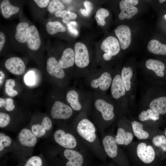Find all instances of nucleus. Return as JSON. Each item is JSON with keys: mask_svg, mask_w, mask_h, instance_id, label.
Instances as JSON below:
<instances>
[{"mask_svg": "<svg viewBox=\"0 0 166 166\" xmlns=\"http://www.w3.org/2000/svg\"><path fill=\"white\" fill-rule=\"evenodd\" d=\"M75 63L79 68L87 66L89 62L87 47L83 43L78 42L74 45Z\"/></svg>", "mask_w": 166, "mask_h": 166, "instance_id": "0eeeda50", "label": "nucleus"}, {"mask_svg": "<svg viewBox=\"0 0 166 166\" xmlns=\"http://www.w3.org/2000/svg\"><path fill=\"white\" fill-rule=\"evenodd\" d=\"M13 100L11 98H8L5 99L0 98V108H4L7 111H11L15 108Z\"/></svg>", "mask_w": 166, "mask_h": 166, "instance_id": "e433bc0d", "label": "nucleus"}, {"mask_svg": "<svg viewBox=\"0 0 166 166\" xmlns=\"http://www.w3.org/2000/svg\"><path fill=\"white\" fill-rule=\"evenodd\" d=\"M145 66L147 69L153 70L158 76L162 77L164 76L165 66L161 61L149 59L146 61Z\"/></svg>", "mask_w": 166, "mask_h": 166, "instance_id": "412c9836", "label": "nucleus"}, {"mask_svg": "<svg viewBox=\"0 0 166 166\" xmlns=\"http://www.w3.org/2000/svg\"><path fill=\"white\" fill-rule=\"evenodd\" d=\"M19 143L22 146L32 147L36 144L38 138L33 133L30 129L24 128L19 132L18 135Z\"/></svg>", "mask_w": 166, "mask_h": 166, "instance_id": "ddd939ff", "label": "nucleus"}, {"mask_svg": "<svg viewBox=\"0 0 166 166\" xmlns=\"http://www.w3.org/2000/svg\"><path fill=\"white\" fill-rule=\"evenodd\" d=\"M165 18L166 19V15H165L164 16Z\"/></svg>", "mask_w": 166, "mask_h": 166, "instance_id": "3c124183", "label": "nucleus"}, {"mask_svg": "<svg viewBox=\"0 0 166 166\" xmlns=\"http://www.w3.org/2000/svg\"><path fill=\"white\" fill-rule=\"evenodd\" d=\"M147 49L154 54L166 55V45L162 44L156 40L150 41L148 44Z\"/></svg>", "mask_w": 166, "mask_h": 166, "instance_id": "5701e85b", "label": "nucleus"}, {"mask_svg": "<svg viewBox=\"0 0 166 166\" xmlns=\"http://www.w3.org/2000/svg\"><path fill=\"white\" fill-rule=\"evenodd\" d=\"M132 126L134 135L140 140L148 138L149 134L143 129V125L138 122L134 121L132 123Z\"/></svg>", "mask_w": 166, "mask_h": 166, "instance_id": "bb28decb", "label": "nucleus"}, {"mask_svg": "<svg viewBox=\"0 0 166 166\" xmlns=\"http://www.w3.org/2000/svg\"><path fill=\"white\" fill-rule=\"evenodd\" d=\"M65 8L63 3L60 0H52L50 1L47 7V10L51 13H55Z\"/></svg>", "mask_w": 166, "mask_h": 166, "instance_id": "473e14b6", "label": "nucleus"}, {"mask_svg": "<svg viewBox=\"0 0 166 166\" xmlns=\"http://www.w3.org/2000/svg\"><path fill=\"white\" fill-rule=\"evenodd\" d=\"M46 30L48 33L51 35L57 33L64 32L66 30L65 26L58 21L49 22L46 25Z\"/></svg>", "mask_w": 166, "mask_h": 166, "instance_id": "c85d7f7f", "label": "nucleus"}, {"mask_svg": "<svg viewBox=\"0 0 166 166\" xmlns=\"http://www.w3.org/2000/svg\"><path fill=\"white\" fill-rule=\"evenodd\" d=\"M62 1L65 3H69L70 2L72 1L66 0H62Z\"/></svg>", "mask_w": 166, "mask_h": 166, "instance_id": "de8ad7c7", "label": "nucleus"}, {"mask_svg": "<svg viewBox=\"0 0 166 166\" xmlns=\"http://www.w3.org/2000/svg\"><path fill=\"white\" fill-rule=\"evenodd\" d=\"M67 102L74 110H80L82 106L79 101V96L75 90H71L68 91L66 96Z\"/></svg>", "mask_w": 166, "mask_h": 166, "instance_id": "a878e982", "label": "nucleus"}, {"mask_svg": "<svg viewBox=\"0 0 166 166\" xmlns=\"http://www.w3.org/2000/svg\"><path fill=\"white\" fill-rule=\"evenodd\" d=\"M112 81L110 74L108 72L103 73L98 78L93 80L91 83V87L97 88L99 86L101 89L105 91L110 87Z\"/></svg>", "mask_w": 166, "mask_h": 166, "instance_id": "f3484780", "label": "nucleus"}, {"mask_svg": "<svg viewBox=\"0 0 166 166\" xmlns=\"http://www.w3.org/2000/svg\"><path fill=\"white\" fill-rule=\"evenodd\" d=\"M83 143L99 159L103 160L106 154L99 139L97 128L89 119L84 118L71 124Z\"/></svg>", "mask_w": 166, "mask_h": 166, "instance_id": "f257e3e1", "label": "nucleus"}, {"mask_svg": "<svg viewBox=\"0 0 166 166\" xmlns=\"http://www.w3.org/2000/svg\"><path fill=\"white\" fill-rule=\"evenodd\" d=\"M165 135L166 136V128L165 129Z\"/></svg>", "mask_w": 166, "mask_h": 166, "instance_id": "8fccbe9b", "label": "nucleus"}, {"mask_svg": "<svg viewBox=\"0 0 166 166\" xmlns=\"http://www.w3.org/2000/svg\"><path fill=\"white\" fill-rule=\"evenodd\" d=\"M102 136L101 142L106 154L111 158H115L118 155V150L115 137L110 135L103 134Z\"/></svg>", "mask_w": 166, "mask_h": 166, "instance_id": "1a4fd4ad", "label": "nucleus"}, {"mask_svg": "<svg viewBox=\"0 0 166 166\" xmlns=\"http://www.w3.org/2000/svg\"><path fill=\"white\" fill-rule=\"evenodd\" d=\"M125 89L121 75H116L113 79L111 91L113 97L118 99L124 95Z\"/></svg>", "mask_w": 166, "mask_h": 166, "instance_id": "dca6fc26", "label": "nucleus"}, {"mask_svg": "<svg viewBox=\"0 0 166 166\" xmlns=\"http://www.w3.org/2000/svg\"><path fill=\"white\" fill-rule=\"evenodd\" d=\"M25 81L27 85H30L34 84L35 81V76L33 71H30L26 74L25 77Z\"/></svg>", "mask_w": 166, "mask_h": 166, "instance_id": "79ce46f5", "label": "nucleus"}, {"mask_svg": "<svg viewBox=\"0 0 166 166\" xmlns=\"http://www.w3.org/2000/svg\"><path fill=\"white\" fill-rule=\"evenodd\" d=\"M15 85V82L14 80L9 79L6 80L5 85V90L8 96L14 97L18 94V91L14 89Z\"/></svg>", "mask_w": 166, "mask_h": 166, "instance_id": "f704fd0d", "label": "nucleus"}, {"mask_svg": "<svg viewBox=\"0 0 166 166\" xmlns=\"http://www.w3.org/2000/svg\"><path fill=\"white\" fill-rule=\"evenodd\" d=\"M11 121L10 117L7 113L1 112L0 113V127L4 128L6 127L10 123Z\"/></svg>", "mask_w": 166, "mask_h": 166, "instance_id": "58836bf2", "label": "nucleus"}, {"mask_svg": "<svg viewBox=\"0 0 166 166\" xmlns=\"http://www.w3.org/2000/svg\"><path fill=\"white\" fill-rule=\"evenodd\" d=\"M1 13L4 18H8L11 15L17 13L19 8L12 5L8 0L3 1L0 4Z\"/></svg>", "mask_w": 166, "mask_h": 166, "instance_id": "b1692460", "label": "nucleus"}, {"mask_svg": "<svg viewBox=\"0 0 166 166\" xmlns=\"http://www.w3.org/2000/svg\"><path fill=\"white\" fill-rule=\"evenodd\" d=\"M121 12L119 15V18L124 20L125 18L130 19L136 14L138 11L137 8L132 6L125 0H121L119 3Z\"/></svg>", "mask_w": 166, "mask_h": 166, "instance_id": "a211bd4d", "label": "nucleus"}, {"mask_svg": "<svg viewBox=\"0 0 166 166\" xmlns=\"http://www.w3.org/2000/svg\"><path fill=\"white\" fill-rule=\"evenodd\" d=\"M160 114L150 109L146 111H143L139 114L138 118L141 121L148 120L156 121L159 119Z\"/></svg>", "mask_w": 166, "mask_h": 166, "instance_id": "c756f323", "label": "nucleus"}, {"mask_svg": "<svg viewBox=\"0 0 166 166\" xmlns=\"http://www.w3.org/2000/svg\"><path fill=\"white\" fill-rule=\"evenodd\" d=\"M136 152L138 157L145 163H150L155 159V153L151 145L147 146L144 143L138 144Z\"/></svg>", "mask_w": 166, "mask_h": 166, "instance_id": "9b49d317", "label": "nucleus"}, {"mask_svg": "<svg viewBox=\"0 0 166 166\" xmlns=\"http://www.w3.org/2000/svg\"><path fill=\"white\" fill-rule=\"evenodd\" d=\"M34 1L40 7L43 8L46 7L49 2V0H34Z\"/></svg>", "mask_w": 166, "mask_h": 166, "instance_id": "37998d69", "label": "nucleus"}, {"mask_svg": "<svg viewBox=\"0 0 166 166\" xmlns=\"http://www.w3.org/2000/svg\"><path fill=\"white\" fill-rule=\"evenodd\" d=\"M166 0H159V2L160 3H162L163 2H164L165 1H166Z\"/></svg>", "mask_w": 166, "mask_h": 166, "instance_id": "09e8293b", "label": "nucleus"}, {"mask_svg": "<svg viewBox=\"0 0 166 166\" xmlns=\"http://www.w3.org/2000/svg\"><path fill=\"white\" fill-rule=\"evenodd\" d=\"M67 26L71 34L75 36L78 35V32L75 28V27L77 26V24L76 22H69L67 24Z\"/></svg>", "mask_w": 166, "mask_h": 166, "instance_id": "a19ab883", "label": "nucleus"}, {"mask_svg": "<svg viewBox=\"0 0 166 166\" xmlns=\"http://www.w3.org/2000/svg\"><path fill=\"white\" fill-rule=\"evenodd\" d=\"M0 85H1V83L2 82V81L3 79V78H4V73L1 71H0Z\"/></svg>", "mask_w": 166, "mask_h": 166, "instance_id": "49530a36", "label": "nucleus"}, {"mask_svg": "<svg viewBox=\"0 0 166 166\" xmlns=\"http://www.w3.org/2000/svg\"><path fill=\"white\" fill-rule=\"evenodd\" d=\"M150 109L159 114L166 113V97H161L153 100L150 103Z\"/></svg>", "mask_w": 166, "mask_h": 166, "instance_id": "4be33fe9", "label": "nucleus"}, {"mask_svg": "<svg viewBox=\"0 0 166 166\" xmlns=\"http://www.w3.org/2000/svg\"><path fill=\"white\" fill-rule=\"evenodd\" d=\"M19 166H44L42 158L39 156H33L23 161Z\"/></svg>", "mask_w": 166, "mask_h": 166, "instance_id": "7c9ffc66", "label": "nucleus"}, {"mask_svg": "<svg viewBox=\"0 0 166 166\" xmlns=\"http://www.w3.org/2000/svg\"><path fill=\"white\" fill-rule=\"evenodd\" d=\"M109 13L108 10L104 8L98 9L95 16L97 24L101 26H104L105 24V18L108 16Z\"/></svg>", "mask_w": 166, "mask_h": 166, "instance_id": "2f4dec72", "label": "nucleus"}, {"mask_svg": "<svg viewBox=\"0 0 166 166\" xmlns=\"http://www.w3.org/2000/svg\"><path fill=\"white\" fill-rule=\"evenodd\" d=\"M75 59L74 51L71 48H67L64 51L58 62L62 68L66 69L73 65Z\"/></svg>", "mask_w": 166, "mask_h": 166, "instance_id": "6ab92c4d", "label": "nucleus"}, {"mask_svg": "<svg viewBox=\"0 0 166 166\" xmlns=\"http://www.w3.org/2000/svg\"><path fill=\"white\" fill-rule=\"evenodd\" d=\"M46 70L49 74L55 77L61 79L65 76V73L59 65L55 58L53 57H49L47 61Z\"/></svg>", "mask_w": 166, "mask_h": 166, "instance_id": "2eb2a0df", "label": "nucleus"}, {"mask_svg": "<svg viewBox=\"0 0 166 166\" xmlns=\"http://www.w3.org/2000/svg\"><path fill=\"white\" fill-rule=\"evenodd\" d=\"M6 68L11 73L20 75L25 71L26 66L23 61L17 57H13L6 60L5 63Z\"/></svg>", "mask_w": 166, "mask_h": 166, "instance_id": "f8f14e48", "label": "nucleus"}, {"mask_svg": "<svg viewBox=\"0 0 166 166\" xmlns=\"http://www.w3.org/2000/svg\"><path fill=\"white\" fill-rule=\"evenodd\" d=\"M115 32L121 48L125 49L128 48L131 42V32L129 27L125 25H121L116 28Z\"/></svg>", "mask_w": 166, "mask_h": 166, "instance_id": "9d476101", "label": "nucleus"}, {"mask_svg": "<svg viewBox=\"0 0 166 166\" xmlns=\"http://www.w3.org/2000/svg\"><path fill=\"white\" fill-rule=\"evenodd\" d=\"M12 143L10 137L2 132L0 133V151L1 152L5 148L9 147Z\"/></svg>", "mask_w": 166, "mask_h": 166, "instance_id": "4c0bfd02", "label": "nucleus"}, {"mask_svg": "<svg viewBox=\"0 0 166 166\" xmlns=\"http://www.w3.org/2000/svg\"><path fill=\"white\" fill-rule=\"evenodd\" d=\"M52 128L53 123L49 117H45L40 122L31 125L30 130L37 138H42L50 132Z\"/></svg>", "mask_w": 166, "mask_h": 166, "instance_id": "6e6552de", "label": "nucleus"}, {"mask_svg": "<svg viewBox=\"0 0 166 166\" xmlns=\"http://www.w3.org/2000/svg\"><path fill=\"white\" fill-rule=\"evenodd\" d=\"M54 163L57 166H84L85 156L77 151L59 146L54 150Z\"/></svg>", "mask_w": 166, "mask_h": 166, "instance_id": "7ed1b4c3", "label": "nucleus"}, {"mask_svg": "<svg viewBox=\"0 0 166 166\" xmlns=\"http://www.w3.org/2000/svg\"><path fill=\"white\" fill-rule=\"evenodd\" d=\"M128 3L132 6H135L137 5L138 3L137 0H125Z\"/></svg>", "mask_w": 166, "mask_h": 166, "instance_id": "a18cd8bd", "label": "nucleus"}, {"mask_svg": "<svg viewBox=\"0 0 166 166\" xmlns=\"http://www.w3.org/2000/svg\"><path fill=\"white\" fill-rule=\"evenodd\" d=\"M95 106L96 110L100 113L102 119L97 129L102 135L106 128L105 122L112 120L114 117V107L111 104L101 99L95 101Z\"/></svg>", "mask_w": 166, "mask_h": 166, "instance_id": "20e7f679", "label": "nucleus"}, {"mask_svg": "<svg viewBox=\"0 0 166 166\" xmlns=\"http://www.w3.org/2000/svg\"><path fill=\"white\" fill-rule=\"evenodd\" d=\"M84 5L85 9H81V12L84 16H88L89 15L93 9L92 5L90 2L85 1L84 2Z\"/></svg>", "mask_w": 166, "mask_h": 166, "instance_id": "ea45409f", "label": "nucleus"}, {"mask_svg": "<svg viewBox=\"0 0 166 166\" xmlns=\"http://www.w3.org/2000/svg\"><path fill=\"white\" fill-rule=\"evenodd\" d=\"M53 138L60 146L79 151L86 156L91 152L77 135L72 125L58 127L54 132Z\"/></svg>", "mask_w": 166, "mask_h": 166, "instance_id": "f03ea898", "label": "nucleus"}, {"mask_svg": "<svg viewBox=\"0 0 166 166\" xmlns=\"http://www.w3.org/2000/svg\"><path fill=\"white\" fill-rule=\"evenodd\" d=\"M73 110L69 106L61 101H56L52 107L51 115L54 119L66 120L71 117Z\"/></svg>", "mask_w": 166, "mask_h": 166, "instance_id": "423d86ee", "label": "nucleus"}, {"mask_svg": "<svg viewBox=\"0 0 166 166\" xmlns=\"http://www.w3.org/2000/svg\"><path fill=\"white\" fill-rule=\"evenodd\" d=\"M26 42L28 47L32 50H37L40 47L41 41L39 34L34 26H29L27 32Z\"/></svg>", "mask_w": 166, "mask_h": 166, "instance_id": "4468645a", "label": "nucleus"}, {"mask_svg": "<svg viewBox=\"0 0 166 166\" xmlns=\"http://www.w3.org/2000/svg\"><path fill=\"white\" fill-rule=\"evenodd\" d=\"M132 71L130 67H124L121 73V77L125 90H130L131 87V79L132 76Z\"/></svg>", "mask_w": 166, "mask_h": 166, "instance_id": "cd10ccee", "label": "nucleus"}, {"mask_svg": "<svg viewBox=\"0 0 166 166\" xmlns=\"http://www.w3.org/2000/svg\"><path fill=\"white\" fill-rule=\"evenodd\" d=\"M29 27L28 24L26 22H21L18 25L15 35L17 41L21 43L26 42L27 32Z\"/></svg>", "mask_w": 166, "mask_h": 166, "instance_id": "393cba45", "label": "nucleus"}, {"mask_svg": "<svg viewBox=\"0 0 166 166\" xmlns=\"http://www.w3.org/2000/svg\"><path fill=\"white\" fill-rule=\"evenodd\" d=\"M55 14L56 17L62 18L63 22L67 24L69 22V20L74 19L77 17L76 14L65 10L58 11Z\"/></svg>", "mask_w": 166, "mask_h": 166, "instance_id": "72a5a7b5", "label": "nucleus"}, {"mask_svg": "<svg viewBox=\"0 0 166 166\" xmlns=\"http://www.w3.org/2000/svg\"><path fill=\"white\" fill-rule=\"evenodd\" d=\"M154 145L159 147L163 151L166 152V137L163 135H156L152 140Z\"/></svg>", "mask_w": 166, "mask_h": 166, "instance_id": "c9c22d12", "label": "nucleus"}, {"mask_svg": "<svg viewBox=\"0 0 166 166\" xmlns=\"http://www.w3.org/2000/svg\"><path fill=\"white\" fill-rule=\"evenodd\" d=\"M133 139V135L131 132L126 131L122 128H118L115 137V141L118 145H128Z\"/></svg>", "mask_w": 166, "mask_h": 166, "instance_id": "aec40b11", "label": "nucleus"}, {"mask_svg": "<svg viewBox=\"0 0 166 166\" xmlns=\"http://www.w3.org/2000/svg\"><path fill=\"white\" fill-rule=\"evenodd\" d=\"M5 41V37L4 34L0 32V51L2 50Z\"/></svg>", "mask_w": 166, "mask_h": 166, "instance_id": "c03bdc74", "label": "nucleus"}, {"mask_svg": "<svg viewBox=\"0 0 166 166\" xmlns=\"http://www.w3.org/2000/svg\"><path fill=\"white\" fill-rule=\"evenodd\" d=\"M101 50L105 53L103 57L106 61L110 60L113 56L117 54L120 50L118 41L115 37L109 36L105 39L101 45Z\"/></svg>", "mask_w": 166, "mask_h": 166, "instance_id": "39448f33", "label": "nucleus"}]
</instances>
